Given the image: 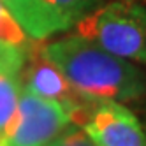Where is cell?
<instances>
[{
	"label": "cell",
	"mask_w": 146,
	"mask_h": 146,
	"mask_svg": "<svg viewBox=\"0 0 146 146\" xmlns=\"http://www.w3.org/2000/svg\"><path fill=\"white\" fill-rule=\"evenodd\" d=\"M97 146H146V135L135 114L116 100L92 99L70 120Z\"/></svg>",
	"instance_id": "277c9868"
},
{
	"label": "cell",
	"mask_w": 146,
	"mask_h": 146,
	"mask_svg": "<svg viewBox=\"0 0 146 146\" xmlns=\"http://www.w3.org/2000/svg\"><path fill=\"white\" fill-rule=\"evenodd\" d=\"M23 32L35 40H42L70 27L46 0H0Z\"/></svg>",
	"instance_id": "8992f818"
},
{
	"label": "cell",
	"mask_w": 146,
	"mask_h": 146,
	"mask_svg": "<svg viewBox=\"0 0 146 146\" xmlns=\"http://www.w3.org/2000/svg\"><path fill=\"white\" fill-rule=\"evenodd\" d=\"M70 123V114L60 102L21 88L16 116L4 143L7 146H48Z\"/></svg>",
	"instance_id": "3957f363"
},
{
	"label": "cell",
	"mask_w": 146,
	"mask_h": 146,
	"mask_svg": "<svg viewBox=\"0 0 146 146\" xmlns=\"http://www.w3.org/2000/svg\"><path fill=\"white\" fill-rule=\"evenodd\" d=\"M46 2L65 19L69 27H74L81 18L114 0H46ZM137 2H146V0H137Z\"/></svg>",
	"instance_id": "ba28073f"
},
{
	"label": "cell",
	"mask_w": 146,
	"mask_h": 146,
	"mask_svg": "<svg viewBox=\"0 0 146 146\" xmlns=\"http://www.w3.org/2000/svg\"><path fill=\"white\" fill-rule=\"evenodd\" d=\"M27 62V51L19 48H0V141L16 116L19 93H21V70Z\"/></svg>",
	"instance_id": "52a82bcc"
},
{
	"label": "cell",
	"mask_w": 146,
	"mask_h": 146,
	"mask_svg": "<svg viewBox=\"0 0 146 146\" xmlns=\"http://www.w3.org/2000/svg\"><path fill=\"white\" fill-rule=\"evenodd\" d=\"M23 88L39 97H46V99L60 102L69 111L70 116L74 111H78L81 106H85L90 100L88 97L76 92L74 86L65 79V76L42 53L30 64L27 76H25Z\"/></svg>",
	"instance_id": "5b68a950"
},
{
	"label": "cell",
	"mask_w": 146,
	"mask_h": 146,
	"mask_svg": "<svg viewBox=\"0 0 146 146\" xmlns=\"http://www.w3.org/2000/svg\"><path fill=\"white\" fill-rule=\"evenodd\" d=\"M0 146H7V144H5V143H4V141H0Z\"/></svg>",
	"instance_id": "30bf717a"
},
{
	"label": "cell",
	"mask_w": 146,
	"mask_h": 146,
	"mask_svg": "<svg viewBox=\"0 0 146 146\" xmlns=\"http://www.w3.org/2000/svg\"><path fill=\"white\" fill-rule=\"evenodd\" d=\"M42 55L88 99L125 102L146 92V76L137 65L78 34L49 42Z\"/></svg>",
	"instance_id": "6da1fadb"
},
{
	"label": "cell",
	"mask_w": 146,
	"mask_h": 146,
	"mask_svg": "<svg viewBox=\"0 0 146 146\" xmlns=\"http://www.w3.org/2000/svg\"><path fill=\"white\" fill-rule=\"evenodd\" d=\"M48 146H97L90 139V135L79 125L70 123L58 137H55Z\"/></svg>",
	"instance_id": "9c48e42d"
},
{
	"label": "cell",
	"mask_w": 146,
	"mask_h": 146,
	"mask_svg": "<svg viewBox=\"0 0 146 146\" xmlns=\"http://www.w3.org/2000/svg\"><path fill=\"white\" fill-rule=\"evenodd\" d=\"M78 35L120 58L146 64V2L114 0L74 25Z\"/></svg>",
	"instance_id": "7a4b0ae2"
}]
</instances>
